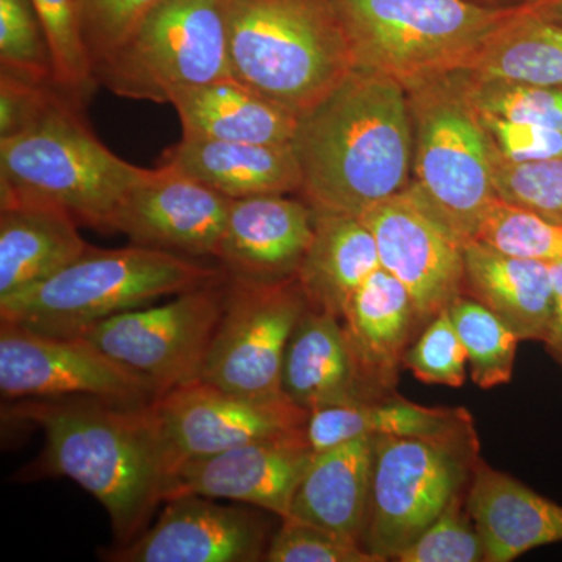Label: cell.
<instances>
[{"label":"cell","instance_id":"cell-18","mask_svg":"<svg viewBox=\"0 0 562 562\" xmlns=\"http://www.w3.org/2000/svg\"><path fill=\"white\" fill-rule=\"evenodd\" d=\"M314 235L312 205L284 194L233 199L216 258L232 279L297 277Z\"/></svg>","mask_w":562,"mask_h":562},{"label":"cell","instance_id":"cell-32","mask_svg":"<svg viewBox=\"0 0 562 562\" xmlns=\"http://www.w3.org/2000/svg\"><path fill=\"white\" fill-rule=\"evenodd\" d=\"M49 43L55 83L83 103L98 80L83 36L79 0H31Z\"/></svg>","mask_w":562,"mask_h":562},{"label":"cell","instance_id":"cell-21","mask_svg":"<svg viewBox=\"0 0 562 562\" xmlns=\"http://www.w3.org/2000/svg\"><path fill=\"white\" fill-rule=\"evenodd\" d=\"M162 165L201 181L228 199L302 190L297 154L290 144L181 138Z\"/></svg>","mask_w":562,"mask_h":562},{"label":"cell","instance_id":"cell-15","mask_svg":"<svg viewBox=\"0 0 562 562\" xmlns=\"http://www.w3.org/2000/svg\"><path fill=\"white\" fill-rule=\"evenodd\" d=\"M314 454L303 428L183 461L169 472L165 503L201 495L257 506L284 519Z\"/></svg>","mask_w":562,"mask_h":562},{"label":"cell","instance_id":"cell-42","mask_svg":"<svg viewBox=\"0 0 562 562\" xmlns=\"http://www.w3.org/2000/svg\"><path fill=\"white\" fill-rule=\"evenodd\" d=\"M550 273H552L553 284V313L550 321L549 335H547V350L558 361L562 360V262H552Z\"/></svg>","mask_w":562,"mask_h":562},{"label":"cell","instance_id":"cell-13","mask_svg":"<svg viewBox=\"0 0 562 562\" xmlns=\"http://www.w3.org/2000/svg\"><path fill=\"white\" fill-rule=\"evenodd\" d=\"M149 408L168 475L180 462L303 430L308 419V412L288 398L243 397L202 380L158 395Z\"/></svg>","mask_w":562,"mask_h":562},{"label":"cell","instance_id":"cell-20","mask_svg":"<svg viewBox=\"0 0 562 562\" xmlns=\"http://www.w3.org/2000/svg\"><path fill=\"white\" fill-rule=\"evenodd\" d=\"M281 391L308 413L322 406L373 401L338 316L312 306L303 313L284 353Z\"/></svg>","mask_w":562,"mask_h":562},{"label":"cell","instance_id":"cell-4","mask_svg":"<svg viewBox=\"0 0 562 562\" xmlns=\"http://www.w3.org/2000/svg\"><path fill=\"white\" fill-rule=\"evenodd\" d=\"M225 279L224 269L171 251L136 244L122 249L90 247L50 279L2 299L0 319L43 335L70 338L116 314Z\"/></svg>","mask_w":562,"mask_h":562},{"label":"cell","instance_id":"cell-19","mask_svg":"<svg viewBox=\"0 0 562 562\" xmlns=\"http://www.w3.org/2000/svg\"><path fill=\"white\" fill-rule=\"evenodd\" d=\"M465 506L486 562L514 561L536 547L562 542V506L486 462L473 465Z\"/></svg>","mask_w":562,"mask_h":562},{"label":"cell","instance_id":"cell-24","mask_svg":"<svg viewBox=\"0 0 562 562\" xmlns=\"http://www.w3.org/2000/svg\"><path fill=\"white\" fill-rule=\"evenodd\" d=\"M366 435L476 447L472 417L464 409L428 408L402 398L322 406L306 420V441L314 453Z\"/></svg>","mask_w":562,"mask_h":562},{"label":"cell","instance_id":"cell-35","mask_svg":"<svg viewBox=\"0 0 562 562\" xmlns=\"http://www.w3.org/2000/svg\"><path fill=\"white\" fill-rule=\"evenodd\" d=\"M492 177L501 201L562 224V160L513 162L492 146Z\"/></svg>","mask_w":562,"mask_h":562},{"label":"cell","instance_id":"cell-31","mask_svg":"<svg viewBox=\"0 0 562 562\" xmlns=\"http://www.w3.org/2000/svg\"><path fill=\"white\" fill-rule=\"evenodd\" d=\"M453 76L480 116L527 122L562 132V87L483 79L464 72Z\"/></svg>","mask_w":562,"mask_h":562},{"label":"cell","instance_id":"cell-10","mask_svg":"<svg viewBox=\"0 0 562 562\" xmlns=\"http://www.w3.org/2000/svg\"><path fill=\"white\" fill-rule=\"evenodd\" d=\"M310 308L297 277L276 281H225L224 312L211 341L202 382L260 401L281 391L284 353Z\"/></svg>","mask_w":562,"mask_h":562},{"label":"cell","instance_id":"cell-41","mask_svg":"<svg viewBox=\"0 0 562 562\" xmlns=\"http://www.w3.org/2000/svg\"><path fill=\"white\" fill-rule=\"evenodd\" d=\"M480 121L495 151L505 160L513 162L562 160V132L560 131L490 116H480Z\"/></svg>","mask_w":562,"mask_h":562},{"label":"cell","instance_id":"cell-14","mask_svg":"<svg viewBox=\"0 0 562 562\" xmlns=\"http://www.w3.org/2000/svg\"><path fill=\"white\" fill-rule=\"evenodd\" d=\"M360 220L375 238L380 265L408 290L420 321L432 319L461 295L464 244L428 213L409 187Z\"/></svg>","mask_w":562,"mask_h":562},{"label":"cell","instance_id":"cell-44","mask_svg":"<svg viewBox=\"0 0 562 562\" xmlns=\"http://www.w3.org/2000/svg\"><path fill=\"white\" fill-rule=\"evenodd\" d=\"M480 2L494 3V5H502L503 0H480Z\"/></svg>","mask_w":562,"mask_h":562},{"label":"cell","instance_id":"cell-26","mask_svg":"<svg viewBox=\"0 0 562 562\" xmlns=\"http://www.w3.org/2000/svg\"><path fill=\"white\" fill-rule=\"evenodd\" d=\"M187 139L290 144L299 116L232 76L211 81L173 99Z\"/></svg>","mask_w":562,"mask_h":562},{"label":"cell","instance_id":"cell-22","mask_svg":"<svg viewBox=\"0 0 562 562\" xmlns=\"http://www.w3.org/2000/svg\"><path fill=\"white\" fill-rule=\"evenodd\" d=\"M342 328L373 394L397 380L406 342L419 319L408 290L380 268L350 295L344 306Z\"/></svg>","mask_w":562,"mask_h":562},{"label":"cell","instance_id":"cell-8","mask_svg":"<svg viewBox=\"0 0 562 562\" xmlns=\"http://www.w3.org/2000/svg\"><path fill=\"white\" fill-rule=\"evenodd\" d=\"M94 76L120 98L157 103L231 76L224 0H160Z\"/></svg>","mask_w":562,"mask_h":562},{"label":"cell","instance_id":"cell-29","mask_svg":"<svg viewBox=\"0 0 562 562\" xmlns=\"http://www.w3.org/2000/svg\"><path fill=\"white\" fill-rule=\"evenodd\" d=\"M458 72L562 87V25L542 20L522 2L512 20Z\"/></svg>","mask_w":562,"mask_h":562},{"label":"cell","instance_id":"cell-3","mask_svg":"<svg viewBox=\"0 0 562 562\" xmlns=\"http://www.w3.org/2000/svg\"><path fill=\"white\" fill-rule=\"evenodd\" d=\"M233 79L302 116L355 69L335 0H224Z\"/></svg>","mask_w":562,"mask_h":562},{"label":"cell","instance_id":"cell-17","mask_svg":"<svg viewBox=\"0 0 562 562\" xmlns=\"http://www.w3.org/2000/svg\"><path fill=\"white\" fill-rule=\"evenodd\" d=\"M268 524L246 506L201 495L166 502L154 527L106 553L116 562H255L268 552Z\"/></svg>","mask_w":562,"mask_h":562},{"label":"cell","instance_id":"cell-12","mask_svg":"<svg viewBox=\"0 0 562 562\" xmlns=\"http://www.w3.org/2000/svg\"><path fill=\"white\" fill-rule=\"evenodd\" d=\"M0 392L9 401L99 397L140 405L157 397L149 383L83 336L43 333L2 322Z\"/></svg>","mask_w":562,"mask_h":562},{"label":"cell","instance_id":"cell-23","mask_svg":"<svg viewBox=\"0 0 562 562\" xmlns=\"http://www.w3.org/2000/svg\"><path fill=\"white\" fill-rule=\"evenodd\" d=\"M462 254L472 299L505 322L519 341H546L553 313L549 262L513 257L476 239L465 243Z\"/></svg>","mask_w":562,"mask_h":562},{"label":"cell","instance_id":"cell-37","mask_svg":"<svg viewBox=\"0 0 562 562\" xmlns=\"http://www.w3.org/2000/svg\"><path fill=\"white\" fill-rule=\"evenodd\" d=\"M465 362V349L449 308L432 317L420 338L403 357V364L420 382L452 387L464 384Z\"/></svg>","mask_w":562,"mask_h":562},{"label":"cell","instance_id":"cell-5","mask_svg":"<svg viewBox=\"0 0 562 562\" xmlns=\"http://www.w3.org/2000/svg\"><path fill=\"white\" fill-rule=\"evenodd\" d=\"M80 106L69 99L29 131L0 139V206H50L79 225L111 232L125 195L150 169L101 143Z\"/></svg>","mask_w":562,"mask_h":562},{"label":"cell","instance_id":"cell-25","mask_svg":"<svg viewBox=\"0 0 562 562\" xmlns=\"http://www.w3.org/2000/svg\"><path fill=\"white\" fill-rule=\"evenodd\" d=\"M375 435L314 454L288 517L361 543L371 498Z\"/></svg>","mask_w":562,"mask_h":562},{"label":"cell","instance_id":"cell-1","mask_svg":"<svg viewBox=\"0 0 562 562\" xmlns=\"http://www.w3.org/2000/svg\"><path fill=\"white\" fill-rule=\"evenodd\" d=\"M292 146L310 205L360 217L408 188L414 158L408 92L391 77L353 69L299 117Z\"/></svg>","mask_w":562,"mask_h":562},{"label":"cell","instance_id":"cell-30","mask_svg":"<svg viewBox=\"0 0 562 562\" xmlns=\"http://www.w3.org/2000/svg\"><path fill=\"white\" fill-rule=\"evenodd\" d=\"M450 317L471 366L472 382L482 390L509 383L519 338L505 322L475 299L458 295Z\"/></svg>","mask_w":562,"mask_h":562},{"label":"cell","instance_id":"cell-11","mask_svg":"<svg viewBox=\"0 0 562 562\" xmlns=\"http://www.w3.org/2000/svg\"><path fill=\"white\" fill-rule=\"evenodd\" d=\"M225 281L183 292L165 305L116 314L81 336L149 383L157 397L199 382L224 312Z\"/></svg>","mask_w":562,"mask_h":562},{"label":"cell","instance_id":"cell-33","mask_svg":"<svg viewBox=\"0 0 562 562\" xmlns=\"http://www.w3.org/2000/svg\"><path fill=\"white\" fill-rule=\"evenodd\" d=\"M475 239L513 257L562 262V224L498 198L484 214Z\"/></svg>","mask_w":562,"mask_h":562},{"label":"cell","instance_id":"cell-7","mask_svg":"<svg viewBox=\"0 0 562 562\" xmlns=\"http://www.w3.org/2000/svg\"><path fill=\"white\" fill-rule=\"evenodd\" d=\"M406 91L416 176L409 190L458 241H473L497 199L490 136L453 74Z\"/></svg>","mask_w":562,"mask_h":562},{"label":"cell","instance_id":"cell-38","mask_svg":"<svg viewBox=\"0 0 562 562\" xmlns=\"http://www.w3.org/2000/svg\"><path fill=\"white\" fill-rule=\"evenodd\" d=\"M158 2L160 0H79L81 36L92 69L131 38Z\"/></svg>","mask_w":562,"mask_h":562},{"label":"cell","instance_id":"cell-43","mask_svg":"<svg viewBox=\"0 0 562 562\" xmlns=\"http://www.w3.org/2000/svg\"><path fill=\"white\" fill-rule=\"evenodd\" d=\"M525 5L542 20L562 25V0H525Z\"/></svg>","mask_w":562,"mask_h":562},{"label":"cell","instance_id":"cell-34","mask_svg":"<svg viewBox=\"0 0 562 562\" xmlns=\"http://www.w3.org/2000/svg\"><path fill=\"white\" fill-rule=\"evenodd\" d=\"M0 70L55 83L49 43L31 0H0Z\"/></svg>","mask_w":562,"mask_h":562},{"label":"cell","instance_id":"cell-2","mask_svg":"<svg viewBox=\"0 0 562 562\" xmlns=\"http://www.w3.org/2000/svg\"><path fill=\"white\" fill-rule=\"evenodd\" d=\"M149 403L63 397L13 408L14 417L43 430L47 471L101 502L121 546L138 538L165 503L168 461Z\"/></svg>","mask_w":562,"mask_h":562},{"label":"cell","instance_id":"cell-36","mask_svg":"<svg viewBox=\"0 0 562 562\" xmlns=\"http://www.w3.org/2000/svg\"><path fill=\"white\" fill-rule=\"evenodd\" d=\"M269 542V562H382L360 542L317 525L284 517Z\"/></svg>","mask_w":562,"mask_h":562},{"label":"cell","instance_id":"cell-16","mask_svg":"<svg viewBox=\"0 0 562 562\" xmlns=\"http://www.w3.org/2000/svg\"><path fill=\"white\" fill-rule=\"evenodd\" d=\"M232 199L171 166L150 169L128 191L111 222L136 246L216 258Z\"/></svg>","mask_w":562,"mask_h":562},{"label":"cell","instance_id":"cell-6","mask_svg":"<svg viewBox=\"0 0 562 562\" xmlns=\"http://www.w3.org/2000/svg\"><path fill=\"white\" fill-rule=\"evenodd\" d=\"M355 69L405 87L469 65L519 10L480 0H335Z\"/></svg>","mask_w":562,"mask_h":562},{"label":"cell","instance_id":"cell-40","mask_svg":"<svg viewBox=\"0 0 562 562\" xmlns=\"http://www.w3.org/2000/svg\"><path fill=\"white\" fill-rule=\"evenodd\" d=\"M69 99L76 101L57 83L0 70V139L29 131Z\"/></svg>","mask_w":562,"mask_h":562},{"label":"cell","instance_id":"cell-39","mask_svg":"<svg viewBox=\"0 0 562 562\" xmlns=\"http://www.w3.org/2000/svg\"><path fill=\"white\" fill-rule=\"evenodd\" d=\"M471 516L462 514L457 498L416 541L397 554L401 562H480L484 547Z\"/></svg>","mask_w":562,"mask_h":562},{"label":"cell","instance_id":"cell-9","mask_svg":"<svg viewBox=\"0 0 562 562\" xmlns=\"http://www.w3.org/2000/svg\"><path fill=\"white\" fill-rule=\"evenodd\" d=\"M475 449L375 436L371 498L361 546L382 561L395 560L460 498Z\"/></svg>","mask_w":562,"mask_h":562},{"label":"cell","instance_id":"cell-45","mask_svg":"<svg viewBox=\"0 0 562 562\" xmlns=\"http://www.w3.org/2000/svg\"><path fill=\"white\" fill-rule=\"evenodd\" d=\"M560 362H561V364H562V360H561Z\"/></svg>","mask_w":562,"mask_h":562},{"label":"cell","instance_id":"cell-28","mask_svg":"<svg viewBox=\"0 0 562 562\" xmlns=\"http://www.w3.org/2000/svg\"><path fill=\"white\" fill-rule=\"evenodd\" d=\"M382 268L375 238L358 216L314 210V235L297 280L310 306L341 319L350 295Z\"/></svg>","mask_w":562,"mask_h":562},{"label":"cell","instance_id":"cell-27","mask_svg":"<svg viewBox=\"0 0 562 562\" xmlns=\"http://www.w3.org/2000/svg\"><path fill=\"white\" fill-rule=\"evenodd\" d=\"M79 222L40 205L3 206L0 213V301L35 286L87 254Z\"/></svg>","mask_w":562,"mask_h":562}]
</instances>
